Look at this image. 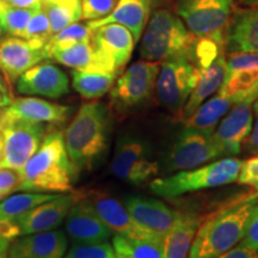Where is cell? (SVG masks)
Returning <instances> with one entry per match:
<instances>
[{"mask_svg":"<svg viewBox=\"0 0 258 258\" xmlns=\"http://www.w3.org/2000/svg\"><path fill=\"white\" fill-rule=\"evenodd\" d=\"M47 59L83 72L117 74L110 61L92 46L91 41L51 51L48 54Z\"/></svg>","mask_w":258,"mask_h":258,"instance_id":"obj_24","label":"cell"},{"mask_svg":"<svg viewBox=\"0 0 258 258\" xmlns=\"http://www.w3.org/2000/svg\"><path fill=\"white\" fill-rule=\"evenodd\" d=\"M241 160L230 157L198 169L182 170L176 175L153 179L150 189L161 198H176L199 190L217 188L237 180Z\"/></svg>","mask_w":258,"mask_h":258,"instance_id":"obj_4","label":"cell"},{"mask_svg":"<svg viewBox=\"0 0 258 258\" xmlns=\"http://www.w3.org/2000/svg\"><path fill=\"white\" fill-rule=\"evenodd\" d=\"M8 3L0 2V37L5 35V28H4V12L6 8H8Z\"/></svg>","mask_w":258,"mask_h":258,"instance_id":"obj_45","label":"cell"},{"mask_svg":"<svg viewBox=\"0 0 258 258\" xmlns=\"http://www.w3.org/2000/svg\"><path fill=\"white\" fill-rule=\"evenodd\" d=\"M0 2H4V3H8V0H0Z\"/></svg>","mask_w":258,"mask_h":258,"instance_id":"obj_52","label":"cell"},{"mask_svg":"<svg viewBox=\"0 0 258 258\" xmlns=\"http://www.w3.org/2000/svg\"><path fill=\"white\" fill-rule=\"evenodd\" d=\"M46 59L43 48L35 47L22 37H0V71L9 82Z\"/></svg>","mask_w":258,"mask_h":258,"instance_id":"obj_18","label":"cell"},{"mask_svg":"<svg viewBox=\"0 0 258 258\" xmlns=\"http://www.w3.org/2000/svg\"><path fill=\"white\" fill-rule=\"evenodd\" d=\"M226 77V55L221 53L217 59L209 64L207 69L201 72L200 79L196 84L195 89L192 90L191 95L189 96L188 101L183 106L177 117L179 120L185 121L194 112L199 109V106L205 103L209 97L219 91Z\"/></svg>","mask_w":258,"mask_h":258,"instance_id":"obj_26","label":"cell"},{"mask_svg":"<svg viewBox=\"0 0 258 258\" xmlns=\"http://www.w3.org/2000/svg\"><path fill=\"white\" fill-rule=\"evenodd\" d=\"M92 46L110 61L116 72H120L131 60L134 50V37L120 24H106L92 30Z\"/></svg>","mask_w":258,"mask_h":258,"instance_id":"obj_20","label":"cell"},{"mask_svg":"<svg viewBox=\"0 0 258 258\" xmlns=\"http://www.w3.org/2000/svg\"><path fill=\"white\" fill-rule=\"evenodd\" d=\"M6 116L11 120H25L38 123H63L72 112V108L56 104L35 97L12 99L5 108Z\"/></svg>","mask_w":258,"mask_h":258,"instance_id":"obj_21","label":"cell"},{"mask_svg":"<svg viewBox=\"0 0 258 258\" xmlns=\"http://www.w3.org/2000/svg\"><path fill=\"white\" fill-rule=\"evenodd\" d=\"M243 8H258V0H235Z\"/></svg>","mask_w":258,"mask_h":258,"instance_id":"obj_47","label":"cell"},{"mask_svg":"<svg viewBox=\"0 0 258 258\" xmlns=\"http://www.w3.org/2000/svg\"><path fill=\"white\" fill-rule=\"evenodd\" d=\"M69 241L64 232L50 230L10 241L8 258H62Z\"/></svg>","mask_w":258,"mask_h":258,"instance_id":"obj_19","label":"cell"},{"mask_svg":"<svg viewBox=\"0 0 258 258\" xmlns=\"http://www.w3.org/2000/svg\"><path fill=\"white\" fill-rule=\"evenodd\" d=\"M0 92L4 93L5 96L10 97V98H12L11 88H10V82L6 79V77L4 76V74L2 73V71H0Z\"/></svg>","mask_w":258,"mask_h":258,"instance_id":"obj_44","label":"cell"},{"mask_svg":"<svg viewBox=\"0 0 258 258\" xmlns=\"http://www.w3.org/2000/svg\"><path fill=\"white\" fill-rule=\"evenodd\" d=\"M64 258H116L112 245L97 244H73Z\"/></svg>","mask_w":258,"mask_h":258,"instance_id":"obj_36","label":"cell"},{"mask_svg":"<svg viewBox=\"0 0 258 258\" xmlns=\"http://www.w3.org/2000/svg\"><path fill=\"white\" fill-rule=\"evenodd\" d=\"M143 34L140 56L143 60L158 62L184 53L191 38L178 15L167 9L153 12Z\"/></svg>","mask_w":258,"mask_h":258,"instance_id":"obj_5","label":"cell"},{"mask_svg":"<svg viewBox=\"0 0 258 258\" xmlns=\"http://www.w3.org/2000/svg\"><path fill=\"white\" fill-rule=\"evenodd\" d=\"M19 172L22 177L19 191L67 192L72 190L78 171L67 154L62 132L46 134L40 147Z\"/></svg>","mask_w":258,"mask_h":258,"instance_id":"obj_2","label":"cell"},{"mask_svg":"<svg viewBox=\"0 0 258 258\" xmlns=\"http://www.w3.org/2000/svg\"><path fill=\"white\" fill-rule=\"evenodd\" d=\"M95 209L98 217L108 226L111 232L117 235H123L129 238H163L157 237L141 227L137 221L132 218L123 203L116 200L108 194L93 192L89 198H85Z\"/></svg>","mask_w":258,"mask_h":258,"instance_id":"obj_16","label":"cell"},{"mask_svg":"<svg viewBox=\"0 0 258 258\" xmlns=\"http://www.w3.org/2000/svg\"><path fill=\"white\" fill-rule=\"evenodd\" d=\"M258 205V191L241 194L203 217L188 258H218L243 239Z\"/></svg>","mask_w":258,"mask_h":258,"instance_id":"obj_1","label":"cell"},{"mask_svg":"<svg viewBox=\"0 0 258 258\" xmlns=\"http://www.w3.org/2000/svg\"><path fill=\"white\" fill-rule=\"evenodd\" d=\"M12 102V98H10V97L5 96L4 93L0 92V108H6L10 103Z\"/></svg>","mask_w":258,"mask_h":258,"instance_id":"obj_49","label":"cell"},{"mask_svg":"<svg viewBox=\"0 0 258 258\" xmlns=\"http://www.w3.org/2000/svg\"><path fill=\"white\" fill-rule=\"evenodd\" d=\"M152 0H118L115 9L105 17L95 21H89L88 27L91 30L106 24H120L127 28L138 42L150 18Z\"/></svg>","mask_w":258,"mask_h":258,"instance_id":"obj_22","label":"cell"},{"mask_svg":"<svg viewBox=\"0 0 258 258\" xmlns=\"http://www.w3.org/2000/svg\"><path fill=\"white\" fill-rule=\"evenodd\" d=\"M237 180L240 184L250 185L258 191V156L241 161Z\"/></svg>","mask_w":258,"mask_h":258,"instance_id":"obj_39","label":"cell"},{"mask_svg":"<svg viewBox=\"0 0 258 258\" xmlns=\"http://www.w3.org/2000/svg\"><path fill=\"white\" fill-rule=\"evenodd\" d=\"M6 123H8V116H6L5 108H0V132H3Z\"/></svg>","mask_w":258,"mask_h":258,"instance_id":"obj_48","label":"cell"},{"mask_svg":"<svg viewBox=\"0 0 258 258\" xmlns=\"http://www.w3.org/2000/svg\"><path fill=\"white\" fill-rule=\"evenodd\" d=\"M64 226L73 244L104 243L111 235V231L98 217L90 202L78 194L77 201L67 214Z\"/></svg>","mask_w":258,"mask_h":258,"instance_id":"obj_13","label":"cell"},{"mask_svg":"<svg viewBox=\"0 0 258 258\" xmlns=\"http://www.w3.org/2000/svg\"><path fill=\"white\" fill-rule=\"evenodd\" d=\"M252 88L234 93L232 96H222L217 92V95L202 103L198 110L186 118L184 121L185 127L213 133L221 117H224L231 110L232 106L249 95Z\"/></svg>","mask_w":258,"mask_h":258,"instance_id":"obj_27","label":"cell"},{"mask_svg":"<svg viewBox=\"0 0 258 258\" xmlns=\"http://www.w3.org/2000/svg\"><path fill=\"white\" fill-rule=\"evenodd\" d=\"M225 46L230 53H258V8L239 9L232 16Z\"/></svg>","mask_w":258,"mask_h":258,"instance_id":"obj_25","label":"cell"},{"mask_svg":"<svg viewBox=\"0 0 258 258\" xmlns=\"http://www.w3.org/2000/svg\"><path fill=\"white\" fill-rule=\"evenodd\" d=\"M221 157L213 133L185 127L169 154L170 170H190Z\"/></svg>","mask_w":258,"mask_h":258,"instance_id":"obj_12","label":"cell"},{"mask_svg":"<svg viewBox=\"0 0 258 258\" xmlns=\"http://www.w3.org/2000/svg\"><path fill=\"white\" fill-rule=\"evenodd\" d=\"M109 114L101 102L84 103L63 133L64 146L76 170H90L106 150Z\"/></svg>","mask_w":258,"mask_h":258,"instance_id":"obj_3","label":"cell"},{"mask_svg":"<svg viewBox=\"0 0 258 258\" xmlns=\"http://www.w3.org/2000/svg\"><path fill=\"white\" fill-rule=\"evenodd\" d=\"M151 146L137 135L122 134L116 141L110 170L112 175L134 185H140L159 171L157 161L151 159Z\"/></svg>","mask_w":258,"mask_h":258,"instance_id":"obj_8","label":"cell"},{"mask_svg":"<svg viewBox=\"0 0 258 258\" xmlns=\"http://www.w3.org/2000/svg\"><path fill=\"white\" fill-rule=\"evenodd\" d=\"M258 84V53L234 51L226 56V77L218 93L232 96Z\"/></svg>","mask_w":258,"mask_h":258,"instance_id":"obj_23","label":"cell"},{"mask_svg":"<svg viewBox=\"0 0 258 258\" xmlns=\"http://www.w3.org/2000/svg\"><path fill=\"white\" fill-rule=\"evenodd\" d=\"M218 258H258V253L256 250L246 247L243 244L235 245L234 247H232L231 250H228L227 252H225Z\"/></svg>","mask_w":258,"mask_h":258,"instance_id":"obj_41","label":"cell"},{"mask_svg":"<svg viewBox=\"0 0 258 258\" xmlns=\"http://www.w3.org/2000/svg\"><path fill=\"white\" fill-rule=\"evenodd\" d=\"M10 240L0 238V258H8Z\"/></svg>","mask_w":258,"mask_h":258,"instance_id":"obj_46","label":"cell"},{"mask_svg":"<svg viewBox=\"0 0 258 258\" xmlns=\"http://www.w3.org/2000/svg\"><path fill=\"white\" fill-rule=\"evenodd\" d=\"M22 177L19 170L0 167V199H5L16 191H19Z\"/></svg>","mask_w":258,"mask_h":258,"instance_id":"obj_38","label":"cell"},{"mask_svg":"<svg viewBox=\"0 0 258 258\" xmlns=\"http://www.w3.org/2000/svg\"><path fill=\"white\" fill-rule=\"evenodd\" d=\"M118 0H82V18L86 21H95L108 16Z\"/></svg>","mask_w":258,"mask_h":258,"instance_id":"obj_37","label":"cell"},{"mask_svg":"<svg viewBox=\"0 0 258 258\" xmlns=\"http://www.w3.org/2000/svg\"><path fill=\"white\" fill-rule=\"evenodd\" d=\"M92 30L88 27V24L82 23H73L69 27L63 28L62 30L57 31L56 34L51 35V37L44 46V54H46V59L48 54L51 51L57 49H63V48L71 47L73 44L82 43V42L91 41Z\"/></svg>","mask_w":258,"mask_h":258,"instance_id":"obj_33","label":"cell"},{"mask_svg":"<svg viewBox=\"0 0 258 258\" xmlns=\"http://www.w3.org/2000/svg\"><path fill=\"white\" fill-rule=\"evenodd\" d=\"M258 98V84L251 89L249 95L234 104L225 118L215 127L213 140L221 156H237L241 145L249 137L253 124V103Z\"/></svg>","mask_w":258,"mask_h":258,"instance_id":"obj_9","label":"cell"},{"mask_svg":"<svg viewBox=\"0 0 258 258\" xmlns=\"http://www.w3.org/2000/svg\"><path fill=\"white\" fill-rule=\"evenodd\" d=\"M17 91L22 95L60 98L69 93L67 74L51 63H37L17 79Z\"/></svg>","mask_w":258,"mask_h":258,"instance_id":"obj_15","label":"cell"},{"mask_svg":"<svg viewBox=\"0 0 258 258\" xmlns=\"http://www.w3.org/2000/svg\"><path fill=\"white\" fill-rule=\"evenodd\" d=\"M36 10L38 9L15 8L9 5L4 12L5 34L23 38L29 21Z\"/></svg>","mask_w":258,"mask_h":258,"instance_id":"obj_35","label":"cell"},{"mask_svg":"<svg viewBox=\"0 0 258 258\" xmlns=\"http://www.w3.org/2000/svg\"><path fill=\"white\" fill-rule=\"evenodd\" d=\"M77 201V194L57 195L56 198L36 206L15 219L21 235L55 230L66 219L71 207Z\"/></svg>","mask_w":258,"mask_h":258,"instance_id":"obj_17","label":"cell"},{"mask_svg":"<svg viewBox=\"0 0 258 258\" xmlns=\"http://www.w3.org/2000/svg\"><path fill=\"white\" fill-rule=\"evenodd\" d=\"M59 194L29 192L15 194L0 201V221H12L41 203L56 198Z\"/></svg>","mask_w":258,"mask_h":258,"instance_id":"obj_32","label":"cell"},{"mask_svg":"<svg viewBox=\"0 0 258 258\" xmlns=\"http://www.w3.org/2000/svg\"><path fill=\"white\" fill-rule=\"evenodd\" d=\"M0 201H2V199H0Z\"/></svg>","mask_w":258,"mask_h":258,"instance_id":"obj_53","label":"cell"},{"mask_svg":"<svg viewBox=\"0 0 258 258\" xmlns=\"http://www.w3.org/2000/svg\"><path fill=\"white\" fill-rule=\"evenodd\" d=\"M160 62L137 61L124 71L114 88H111V101L120 108H133L146 102L156 89Z\"/></svg>","mask_w":258,"mask_h":258,"instance_id":"obj_11","label":"cell"},{"mask_svg":"<svg viewBox=\"0 0 258 258\" xmlns=\"http://www.w3.org/2000/svg\"><path fill=\"white\" fill-rule=\"evenodd\" d=\"M115 73H97L72 71L73 89L86 99H95L104 96L114 86Z\"/></svg>","mask_w":258,"mask_h":258,"instance_id":"obj_31","label":"cell"},{"mask_svg":"<svg viewBox=\"0 0 258 258\" xmlns=\"http://www.w3.org/2000/svg\"><path fill=\"white\" fill-rule=\"evenodd\" d=\"M241 244L246 247L258 251V205L251 215L246 231L241 239Z\"/></svg>","mask_w":258,"mask_h":258,"instance_id":"obj_40","label":"cell"},{"mask_svg":"<svg viewBox=\"0 0 258 258\" xmlns=\"http://www.w3.org/2000/svg\"><path fill=\"white\" fill-rule=\"evenodd\" d=\"M116 258H163L164 239L129 238L116 234L112 238Z\"/></svg>","mask_w":258,"mask_h":258,"instance_id":"obj_29","label":"cell"},{"mask_svg":"<svg viewBox=\"0 0 258 258\" xmlns=\"http://www.w3.org/2000/svg\"><path fill=\"white\" fill-rule=\"evenodd\" d=\"M201 72L185 51L160 62L156 90L161 104L178 116L195 89Z\"/></svg>","mask_w":258,"mask_h":258,"instance_id":"obj_6","label":"cell"},{"mask_svg":"<svg viewBox=\"0 0 258 258\" xmlns=\"http://www.w3.org/2000/svg\"><path fill=\"white\" fill-rule=\"evenodd\" d=\"M253 111L254 112H258V98L253 103Z\"/></svg>","mask_w":258,"mask_h":258,"instance_id":"obj_51","label":"cell"},{"mask_svg":"<svg viewBox=\"0 0 258 258\" xmlns=\"http://www.w3.org/2000/svg\"><path fill=\"white\" fill-rule=\"evenodd\" d=\"M235 0H177V15L190 34L198 37H224Z\"/></svg>","mask_w":258,"mask_h":258,"instance_id":"obj_7","label":"cell"},{"mask_svg":"<svg viewBox=\"0 0 258 258\" xmlns=\"http://www.w3.org/2000/svg\"><path fill=\"white\" fill-rule=\"evenodd\" d=\"M203 217L179 212L178 218L164 238L163 258H188L190 247Z\"/></svg>","mask_w":258,"mask_h":258,"instance_id":"obj_28","label":"cell"},{"mask_svg":"<svg viewBox=\"0 0 258 258\" xmlns=\"http://www.w3.org/2000/svg\"><path fill=\"white\" fill-rule=\"evenodd\" d=\"M123 205L141 227L163 239L179 215L164 202L147 196H129Z\"/></svg>","mask_w":258,"mask_h":258,"instance_id":"obj_14","label":"cell"},{"mask_svg":"<svg viewBox=\"0 0 258 258\" xmlns=\"http://www.w3.org/2000/svg\"><path fill=\"white\" fill-rule=\"evenodd\" d=\"M8 4L15 8L23 9H40L41 0H8Z\"/></svg>","mask_w":258,"mask_h":258,"instance_id":"obj_43","label":"cell"},{"mask_svg":"<svg viewBox=\"0 0 258 258\" xmlns=\"http://www.w3.org/2000/svg\"><path fill=\"white\" fill-rule=\"evenodd\" d=\"M46 132L44 123L8 118V123L2 132L4 154L0 160V167L21 170L40 147Z\"/></svg>","mask_w":258,"mask_h":258,"instance_id":"obj_10","label":"cell"},{"mask_svg":"<svg viewBox=\"0 0 258 258\" xmlns=\"http://www.w3.org/2000/svg\"><path fill=\"white\" fill-rule=\"evenodd\" d=\"M245 143V148L249 151L250 153L258 154V112H256V120L252 124L249 137L246 138Z\"/></svg>","mask_w":258,"mask_h":258,"instance_id":"obj_42","label":"cell"},{"mask_svg":"<svg viewBox=\"0 0 258 258\" xmlns=\"http://www.w3.org/2000/svg\"><path fill=\"white\" fill-rule=\"evenodd\" d=\"M3 154H4V137H3V133L0 132V160H2Z\"/></svg>","mask_w":258,"mask_h":258,"instance_id":"obj_50","label":"cell"},{"mask_svg":"<svg viewBox=\"0 0 258 258\" xmlns=\"http://www.w3.org/2000/svg\"><path fill=\"white\" fill-rule=\"evenodd\" d=\"M51 35L53 32H51L49 19H48L46 12L40 8L34 12L29 21L23 38L34 44L35 47L44 48Z\"/></svg>","mask_w":258,"mask_h":258,"instance_id":"obj_34","label":"cell"},{"mask_svg":"<svg viewBox=\"0 0 258 258\" xmlns=\"http://www.w3.org/2000/svg\"><path fill=\"white\" fill-rule=\"evenodd\" d=\"M41 8L49 19L53 35L82 19V0H41Z\"/></svg>","mask_w":258,"mask_h":258,"instance_id":"obj_30","label":"cell"}]
</instances>
